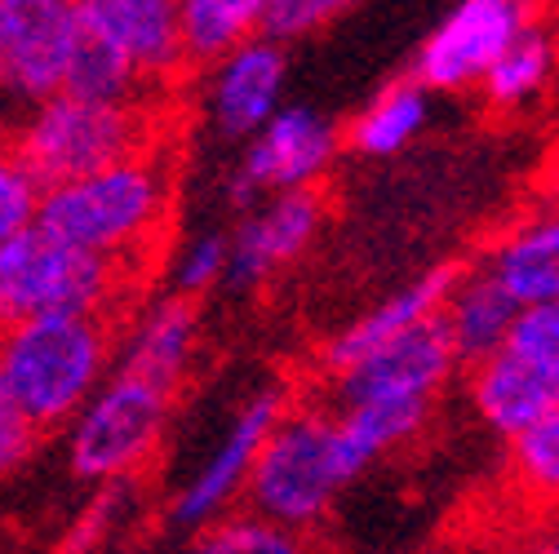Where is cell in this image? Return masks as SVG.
Masks as SVG:
<instances>
[{
  "label": "cell",
  "mask_w": 559,
  "mask_h": 554,
  "mask_svg": "<svg viewBox=\"0 0 559 554\" xmlns=\"http://www.w3.org/2000/svg\"><path fill=\"white\" fill-rule=\"evenodd\" d=\"M174 186H178V143H165L103 173L45 191L36 222L67 244L143 275L152 249L169 231Z\"/></svg>",
  "instance_id": "1"
},
{
  "label": "cell",
  "mask_w": 559,
  "mask_h": 554,
  "mask_svg": "<svg viewBox=\"0 0 559 554\" xmlns=\"http://www.w3.org/2000/svg\"><path fill=\"white\" fill-rule=\"evenodd\" d=\"M453 369L457 356L440 320H431L324 382L346 435L378 466L382 457L400 453L427 431Z\"/></svg>",
  "instance_id": "2"
},
{
  "label": "cell",
  "mask_w": 559,
  "mask_h": 554,
  "mask_svg": "<svg viewBox=\"0 0 559 554\" xmlns=\"http://www.w3.org/2000/svg\"><path fill=\"white\" fill-rule=\"evenodd\" d=\"M178 143L174 98L156 103H85L72 94H58L19 116L10 129V147L23 169L36 178L40 191L81 182L103 173L129 156L156 152Z\"/></svg>",
  "instance_id": "3"
},
{
  "label": "cell",
  "mask_w": 559,
  "mask_h": 554,
  "mask_svg": "<svg viewBox=\"0 0 559 554\" xmlns=\"http://www.w3.org/2000/svg\"><path fill=\"white\" fill-rule=\"evenodd\" d=\"M369 457L346 435L342 418L324 404H294L280 426L271 431L253 479H249V510L285 523L298 532H311L333 502L352 489L360 474H369Z\"/></svg>",
  "instance_id": "4"
},
{
  "label": "cell",
  "mask_w": 559,
  "mask_h": 554,
  "mask_svg": "<svg viewBox=\"0 0 559 554\" xmlns=\"http://www.w3.org/2000/svg\"><path fill=\"white\" fill-rule=\"evenodd\" d=\"M111 333L116 320L107 315H45L0 337V377L40 431L81 418L103 390Z\"/></svg>",
  "instance_id": "5"
},
{
  "label": "cell",
  "mask_w": 559,
  "mask_h": 554,
  "mask_svg": "<svg viewBox=\"0 0 559 554\" xmlns=\"http://www.w3.org/2000/svg\"><path fill=\"white\" fill-rule=\"evenodd\" d=\"M138 280L107 257L49 236L40 222L0 244V337L45 315H107L133 298Z\"/></svg>",
  "instance_id": "6"
},
{
  "label": "cell",
  "mask_w": 559,
  "mask_h": 554,
  "mask_svg": "<svg viewBox=\"0 0 559 554\" xmlns=\"http://www.w3.org/2000/svg\"><path fill=\"white\" fill-rule=\"evenodd\" d=\"M169 408H174V390L120 369L111 382H103V390L76 418L67 461H72L81 479L94 483L143 470L165 439Z\"/></svg>",
  "instance_id": "7"
},
{
  "label": "cell",
  "mask_w": 559,
  "mask_h": 554,
  "mask_svg": "<svg viewBox=\"0 0 559 554\" xmlns=\"http://www.w3.org/2000/svg\"><path fill=\"white\" fill-rule=\"evenodd\" d=\"M85 45L76 0H0V98L32 111L58 98Z\"/></svg>",
  "instance_id": "8"
},
{
  "label": "cell",
  "mask_w": 559,
  "mask_h": 554,
  "mask_svg": "<svg viewBox=\"0 0 559 554\" xmlns=\"http://www.w3.org/2000/svg\"><path fill=\"white\" fill-rule=\"evenodd\" d=\"M550 14L555 0H457L417 53L413 81L444 94L479 89L498 58Z\"/></svg>",
  "instance_id": "9"
},
{
  "label": "cell",
  "mask_w": 559,
  "mask_h": 554,
  "mask_svg": "<svg viewBox=\"0 0 559 554\" xmlns=\"http://www.w3.org/2000/svg\"><path fill=\"white\" fill-rule=\"evenodd\" d=\"M346 133L333 129L311 107H280L275 120L249 137V152L240 156L231 173V200L236 204H258L262 195H285V191H307L320 186L329 165L337 160V147Z\"/></svg>",
  "instance_id": "10"
},
{
  "label": "cell",
  "mask_w": 559,
  "mask_h": 554,
  "mask_svg": "<svg viewBox=\"0 0 559 554\" xmlns=\"http://www.w3.org/2000/svg\"><path fill=\"white\" fill-rule=\"evenodd\" d=\"M90 40L120 53L156 94L174 98L191 72L178 0H76Z\"/></svg>",
  "instance_id": "11"
},
{
  "label": "cell",
  "mask_w": 559,
  "mask_h": 554,
  "mask_svg": "<svg viewBox=\"0 0 559 554\" xmlns=\"http://www.w3.org/2000/svg\"><path fill=\"white\" fill-rule=\"evenodd\" d=\"M294 404L285 390H262L253 395L240 418L231 422V431L218 439V448L204 457V466L191 474V483L178 493L174 502V523L182 528H209L227 519V506L236 497L249 493V479H253V466L271 439V431L280 426V418H285Z\"/></svg>",
  "instance_id": "12"
},
{
  "label": "cell",
  "mask_w": 559,
  "mask_h": 554,
  "mask_svg": "<svg viewBox=\"0 0 559 554\" xmlns=\"http://www.w3.org/2000/svg\"><path fill=\"white\" fill-rule=\"evenodd\" d=\"M320 227H324V191L320 186L271 195L231 236L227 285L258 289L262 280H271L275 270H285L289 262H298L307 253V244L320 236Z\"/></svg>",
  "instance_id": "13"
},
{
  "label": "cell",
  "mask_w": 559,
  "mask_h": 554,
  "mask_svg": "<svg viewBox=\"0 0 559 554\" xmlns=\"http://www.w3.org/2000/svg\"><path fill=\"white\" fill-rule=\"evenodd\" d=\"M479 266L520 302H559V200L537 195L488 240Z\"/></svg>",
  "instance_id": "14"
},
{
  "label": "cell",
  "mask_w": 559,
  "mask_h": 554,
  "mask_svg": "<svg viewBox=\"0 0 559 554\" xmlns=\"http://www.w3.org/2000/svg\"><path fill=\"white\" fill-rule=\"evenodd\" d=\"M466 395H471V408L484 422V431L511 444L515 435H524L546 412L559 408V373L502 346L498 356L466 369Z\"/></svg>",
  "instance_id": "15"
},
{
  "label": "cell",
  "mask_w": 559,
  "mask_h": 554,
  "mask_svg": "<svg viewBox=\"0 0 559 554\" xmlns=\"http://www.w3.org/2000/svg\"><path fill=\"white\" fill-rule=\"evenodd\" d=\"M457 270H462V266L449 262V266H436V270H427V275H417L413 285L395 289V293L382 298L373 311H365L360 320L346 324L342 333H333V337L324 341V351H320V373L333 377V373H342V369L360 364L365 356L382 351V346L408 337L413 328L440 320V311H444V302H449V293H453Z\"/></svg>",
  "instance_id": "16"
},
{
  "label": "cell",
  "mask_w": 559,
  "mask_h": 554,
  "mask_svg": "<svg viewBox=\"0 0 559 554\" xmlns=\"http://www.w3.org/2000/svg\"><path fill=\"white\" fill-rule=\"evenodd\" d=\"M280 89H285V45L258 36L214 67L209 116L227 137H258L280 111Z\"/></svg>",
  "instance_id": "17"
},
{
  "label": "cell",
  "mask_w": 559,
  "mask_h": 554,
  "mask_svg": "<svg viewBox=\"0 0 559 554\" xmlns=\"http://www.w3.org/2000/svg\"><path fill=\"white\" fill-rule=\"evenodd\" d=\"M520 311L524 306L479 262L462 266L457 280H453V293H449V302L440 311V328H444V337L453 346L457 364L475 369L488 356H498L502 346L511 341V333H515Z\"/></svg>",
  "instance_id": "18"
},
{
  "label": "cell",
  "mask_w": 559,
  "mask_h": 554,
  "mask_svg": "<svg viewBox=\"0 0 559 554\" xmlns=\"http://www.w3.org/2000/svg\"><path fill=\"white\" fill-rule=\"evenodd\" d=\"M559 89V19H542L528 27L498 67L479 81V98L493 116H528L546 107Z\"/></svg>",
  "instance_id": "19"
},
{
  "label": "cell",
  "mask_w": 559,
  "mask_h": 554,
  "mask_svg": "<svg viewBox=\"0 0 559 554\" xmlns=\"http://www.w3.org/2000/svg\"><path fill=\"white\" fill-rule=\"evenodd\" d=\"M195 341H200V311L191 298H165L156 302L143 320L133 324L129 341H124V356L120 369L138 373L165 390H182L191 360H195Z\"/></svg>",
  "instance_id": "20"
},
{
  "label": "cell",
  "mask_w": 559,
  "mask_h": 554,
  "mask_svg": "<svg viewBox=\"0 0 559 554\" xmlns=\"http://www.w3.org/2000/svg\"><path fill=\"white\" fill-rule=\"evenodd\" d=\"M182 10V36L195 67H218L240 45L266 36V10L271 0H178Z\"/></svg>",
  "instance_id": "21"
},
{
  "label": "cell",
  "mask_w": 559,
  "mask_h": 554,
  "mask_svg": "<svg viewBox=\"0 0 559 554\" xmlns=\"http://www.w3.org/2000/svg\"><path fill=\"white\" fill-rule=\"evenodd\" d=\"M427 124V85L423 81H395L386 85L352 124H346V147L382 160L404 152Z\"/></svg>",
  "instance_id": "22"
},
{
  "label": "cell",
  "mask_w": 559,
  "mask_h": 554,
  "mask_svg": "<svg viewBox=\"0 0 559 554\" xmlns=\"http://www.w3.org/2000/svg\"><path fill=\"white\" fill-rule=\"evenodd\" d=\"M507 483L528 510L559 515V408L507 444Z\"/></svg>",
  "instance_id": "23"
},
{
  "label": "cell",
  "mask_w": 559,
  "mask_h": 554,
  "mask_svg": "<svg viewBox=\"0 0 559 554\" xmlns=\"http://www.w3.org/2000/svg\"><path fill=\"white\" fill-rule=\"evenodd\" d=\"M195 554H329L311 532L271 523L253 510L227 515L218 523H209L195 541Z\"/></svg>",
  "instance_id": "24"
},
{
  "label": "cell",
  "mask_w": 559,
  "mask_h": 554,
  "mask_svg": "<svg viewBox=\"0 0 559 554\" xmlns=\"http://www.w3.org/2000/svg\"><path fill=\"white\" fill-rule=\"evenodd\" d=\"M62 94L85 98V103H111V107L116 103H156V98H165L138 76L120 53H111L107 45H98L90 36H85V45L72 62V76H67Z\"/></svg>",
  "instance_id": "25"
},
{
  "label": "cell",
  "mask_w": 559,
  "mask_h": 554,
  "mask_svg": "<svg viewBox=\"0 0 559 554\" xmlns=\"http://www.w3.org/2000/svg\"><path fill=\"white\" fill-rule=\"evenodd\" d=\"M40 200H45V191H40L36 178L23 169V160L14 156L10 137H0V244L14 240V236L27 231V227H36Z\"/></svg>",
  "instance_id": "26"
},
{
  "label": "cell",
  "mask_w": 559,
  "mask_h": 554,
  "mask_svg": "<svg viewBox=\"0 0 559 554\" xmlns=\"http://www.w3.org/2000/svg\"><path fill=\"white\" fill-rule=\"evenodd\" d=\"M360 0H271L266 10V40L289 45L302 36L324 32L329 23H337L346 10H356Z\"/></svg>",
  "instance_id": "27"
},
{
  "label": "cell",
  "mask_w": 559,
  "mask_h": 554,
  "mask_svg": "<svg viewBox=\"0 0 559 554\" xmlns=\"http://www.w3.org/2000/svg\"><path fill=\"white\" fill-rule=\"evenodd\" d=\"M227 270H231V240L204 236V240H195V244L182 253V262H178V270H174V293L200 302L218 280H227Z\"/></svg>",
  "instance_id": "28"
},
{
  "label": "cell",
  "mask_w": 559,
  "mask_h": 554,
  "mask_svg": "<svg viewBox=\"0 0 559 554\" xmlns=\"http://www.w3.org/2000/svg\"><path fill=\"white\" fill-rule=\"evenodd\" d=\"M511 351L546 364L550 373H559V302H542V306H524L511 333Z\"/></svg>",
  "instance_id": "29"
},
{
  "label": "cell",
  "mask_w": 559,
  "mask_h": 554,
  "mask_svg": "<svg viewBox=\"0 0 559 554\" xmlns=\"http://www.w3.org/2000/svg\"><path fill=\"white\" fill-rule=\"evenodd\" d=\"M45 431L23 412V404L14 399V390L5 386V377H0V479L14 474L32 453H36V439Z\"/></svg>",
  "instance_id": "30"
},
{
  "label": "cell",
  "mask_w": 559,
  "mask_h": 554,
  "mask_svg": "<svg viewBox=\"0 0 559 554\" xmlns=\"http://www.w3.org/2000/svg\"><path fill=\"white\" fill-rule=\"evenodd\" d=\"M515 554H559V515L528 528V537L515 545Z\"/></svg>",
  "instance_id": "31"
},
{
  "label": "cell",
  "mask_w": 559,
  "mask_h": 554,
  "mask_svg": "<svg viewBox=\"0 0 559 554\" xmlns=\"http://www.w3.org/2000/svg\"><path fill=\"white\" fill-rule=\"evenodd\" d=\"M542 195L559 200V137H555V147L546 156V169H542Z\"/></svg>",
  "instance_id": "32"
},
{
  "label": "cell",
  "mask_w": 559,
  "mask_h": 554,
  "mask_svg": "<svg viewBox=\"0 0 559 554\" xmlns=\"http://www.w3.org/2000/svg\"><path fill=\"white\" fill-rule=\"evenodd\" d=\"M0 137H5V98H0Z\"/></svg>",
  "instance_id": "33"
},
{
  "label": "cell",
  "mask_w": 559,
  "mask_h": 554,
  "mask_svg": "<svg viewBox=\"0 0 559 554\" xmlns=\"http://www.w3.org/2000/svg\"><path fill=\"white\" fill-rule=\"evenodd\" d=\"M555 19H559V0H555Z\"/></svg>",
  "instance_id": "34"
}]
</instances>
